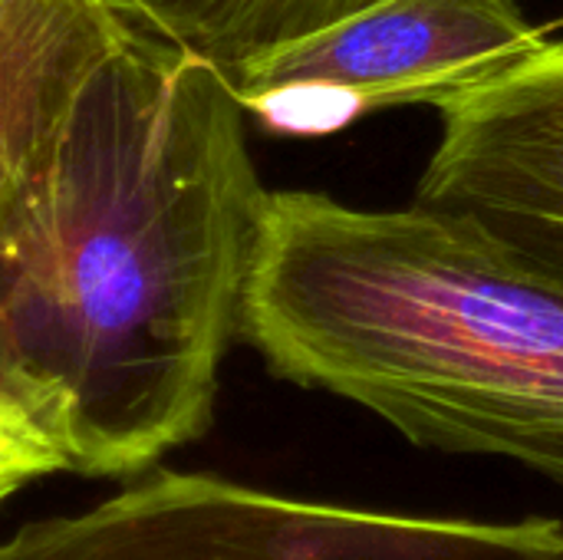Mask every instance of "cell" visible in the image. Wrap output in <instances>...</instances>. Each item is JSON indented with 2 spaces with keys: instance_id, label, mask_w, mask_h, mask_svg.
I'll list each match as a JSON object with an SVG mask.
<instances>
[{
  "instance_id": "1",
  "label": "cell",
  "mask_w": 563,
  "mask_h": 560,
  "mask_svg": "<svg viewBox=\"0 0 563 560\" xmlns=\"http://www.w3.org/2000/svg\"><path fill=\"white\" fill-rule=\"evenodd\" d=\"M228 76L129 30L0 211V403L66 472L139 475L211 426L267 188Z\"/></svg>"
},
{
  "instance_id": "2",
  "label": "cell",
  "mask_w": 563,
  "mask_h": 560,
  "mask_svg": "<svg viewBox=\"0 0 563 560\" xmlns=\"http://www.w3.org/2000/svg\"><path fill=\"white\" fill-rule=\"evenodd\" d=\"M238 337L412 446L563 492V271L465 215L267 191Z\"/></svg>"
},
{
  "instance_id": "3",
  "label": "cell",
  "mask_w": 563,
  "mask_h": 560,
  "mask_svg": "<svg viewBox=\"0 0 563 560\" xmlns=\"http://www.w3.org/2000/svg\"><path fill=\"white\" fill-rule=\"evenodd\" d=\"M0 560H563V525L350 508L158 469L86 512L16 528Z\"/></svg>"
},
{
  "instance_id": "4",
  "label": "cell",
  "mask_w": 563,
  "mask_h": 560,
  "mask_svg": "<svg viewBox=\"0 0 563 560\" xmlns=\"http://www.w3.org/2000/svg\"><path fill=\"white\" fill-rule=\"evenodd\" d=\"M544 43L518 0H379L228 83L267 132L317 139L383 109L442 112Z\"/></svg>"
},
{
  "instance_id": "5",
  "label": "cell",
  "mask_w": 563,
  "mask_h": 560,
  "mask_svg": "<svg viewBox=\"0 0 563 560\" xmlns=\"http://www.w3.org/2000/svg\"><path fill=\"white\" fill-rule=\"evenodd\" d=\"M416 201L563 271V40L442 109Z\"/></svg>"
},
{
  "instance_id": "6",
  "label": "cell",
  "mask_w": 563,
  "mask_h": 560,
  "mask_svg": "<svg viewBox=\"0 0 563 560\" xmlns=\"http://www.w3.org/2000/svg\"><path fill=\"white\" fill-rule=\"evenodd\" d=\"M129 30L115 0H0V211L40 175L82 79Z\"/></svg>"
},
{
  "instance_id": "7",
  "label": "cell",
  "mask_w": 563,
  "mask_h": 560,
  "mask_svg": "<svg viewBox=\"0 0 563 560\" xmlns=\"http://www.w3.org/2000/svg\"><path fill=\"white\" fill-rule=\"evenodd\" d=\"M373 3L379 0H115L135 30L218 66L224 76Z\"/></svg>"
},
{
  "instance_id": "8",
  "label": "cell",
  "mask_w": 563,
  "mask_h": 560,
  "mask_svg": "<svg viewBox=\"0 0 563 560\" xmlns=\"http://www.w3.org/2000/svg\"><path fill=\"white\" fill-rule=\"evenodd\" d=\"M66 472L63 455L0 403V505L33 479Z\"/></svg>"
}]
</instances>
